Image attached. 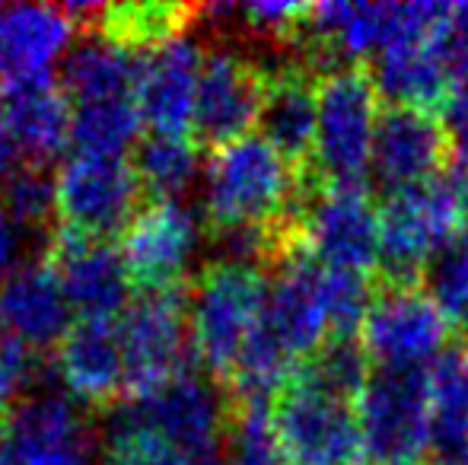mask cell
I'll list each match as a JSON object with an SVG mask.
<instances>
[{"label":"cell","instance_id":"cell-1","mask_svg":"<svg viewBox=\"0 0 468 465\" xmlns=\"http://www.w3.org/2000/svg\"><path fill=\"white\" fill-rule=\"evenodd\" d=\"M303 195V173L261 134L210 150L204 179V227L217 236L265 233L287 224Z\"/></svg>","mask_w":468,"mask_h":465},{"label":"cell","instance_id":"cell-2","mask_svg":"<svg viewBox=\"0 0 468 465\" xmlns=\"http://www.w3.org/2000/svg\"><path fill=\"white\" fill-rule=\"evenodd\" d=\"M268 280L259 265L217 259L188 287V332L197 366L227 389L252 332L268 306Z\"/></svg>","mask_w":468,"mask_h":465},{"label":"cell","instance_id":"cell-3","mask_svg":"<svg viewBox=\"0 0 468 465\" xmlns=\"http://www.w3.org/2000/svg\"><path fill=\"white\" fill-rule=\"evenodd\" d=\"M315 102V147L306 175L319 185H367L382 112L370 68L354 64L322 74Z\"/></svg>","mask_w":468,"mask_h":465},{"label":"cell","instance_id":"cell-4","mask_svg":"<svg viewBox=\"0 0 468 465\" xmlns=\"http://www.w3.org/2000/svg\"><path fill=\"white\" fill-rule=\"evenodd\" d=\"M283 465H364L357 405L313 386L300 370L268 405Z\"/></svg>","mask_w":468,"mask_h":465},{"label":"cell","instance_id":"cell-5","mask_svg":"<svg viewBox=\"0 0 468 465\" xmlns=\"http://www.w3.org/2000/svg\"><path fill=\"white\" fill-rule=\"evenodd\" d=\"M124 348L128 402L156 396L169 383L195 373L188 332V284L163 293H141L118 319Z\"/></svg>","mask_w":468,"mask_h":465},{"label":"cell","instance_id":"cell-6","mask_svg":"<svg viewBox=\"0 0 468 465\" xmlns=\"http://www.w3.org/2000/svg\"><path fill=\"white\" fill-rule=\"evenodd\" d=\"M296 233L319 265L370 274L379 268V207L367 185H319L303 173Z\"/></svg>","mask_w":468,"mask_h":465},{"label":"cell","instance_id":"cell-7","mask_svg":"<svg viewBox=\"0 0 468 465\" xmlns=\"http://www.w3.org/2000/svg\"><path fill=\"white\" fill-rule=\"evenodd\" d=\"M144 188L128 156L74 150L55 173L58 227L96 242H118L141 211Z\"/></svg>","mask_w":468,"mask_h":465},{"label":"cell","instance_id":"cell-8","mask_svg":"<svg viewBox=\"0 0 468 465\" xmlns=\"http://www.w3.org/2000/svg\"><path fill=\"white\" fill-rule=\"evenodd\" d=\"M364 465H427L433 449L427 370H373L357 398Z\"/></svg>","mask_w":468,"mask_h":465},{"label":"cell","instance_id":"cell-9","mask_svg":"<svg viewBox=\"0 0 468 465\" xmlns=\"http://www.w3.org/2000/svg\"><path fill=\"white\" fill-rule=\"evenodd\" d=\"M459 227V205L443 179L388 192L379 205L382 284H420L433 255Z\"/></svg>","mask_w":468,"mask_h":465},{"label":"cell","instance_id":"cell-10","mask_svg":"<svg viewBox=\"0 0 468 465\" xmlns=\"http://www.w3.org/2000/svg\"><path fill=\"white\" fill-rule=\"evenodd\" d=\"M122 417L166 437L191 465H223L233 424V398L220 383L188 373L156 396L128 402Z\"/></svg>","mask_w":468,"mask_h":465},{"label":"cell","instance_id":"cell-11","mask_svg":"<svg viewBox=\"0 0 468 465\" xmlns=\"http://www.w3.org/2000/svg\"><path fill=\"white\" fill-rule=\"evenodd\" d=\"M360 344L388 370H427L450 348V322L420 284H382L360 325Z\"/></svg>","mask_w":468,"mask_h":465},{"label":"cell","instance_id":"cell-12","mask_svg":"<svg viewBox=\"0 0 468 465\" xmlns=\"http://www.w3.org/2000/svg\"><path fill=\"white\" fill-rule=\"evenodd\" d=\"M115 246L137 297L173 291L186 284V268L197 246V220L179 201H144Z\"/></svg>","mask_w":468,"mask_h":465},{"label":"cell","instance_id":"cell-13","mask_svg":"<svg viewBox=\"0 0 468 465\" xmlns=\"http://www.w3.org/2000/svg\"><path fill=\"white\" fill-rule=\"evenodd\" d=\"M265 77V70L239 51L214 48L204 55L197 77L195 128H191L197 147H227L259 128Z\"/></svg>","mask_w":468,"mask_h":465},{"label":"cell","instance_id":"cell-14","mask_svg":"<svg viewBox=\"0 0 468 465\" xmlns=\"http://www.w3.org/2000/svg\"><path fill=\"white\" fill-rule=\"evenodd\" d=\"M90 428L64 396H32L13 405L0 430V465H87Z\"/></svg>","mask_w":468,"mask_h":465},{"label":"cell","instance_id":"cell-15","mask_svg":"<svg viewBox=\"0 0 468 465\" xmlns=\"http://www.w3.org/2000/svg\"><path fill=\"white\" fill-rule=\"evenodd\" d=\"M450 141L440 118L424 109L386 106L376 122L370 173L388 192L427 185L446 169Z\"/></svg>","mask_w":468,"mask_h":465},{"label":"cell","instance_id":"cell-16","mask_svg":"<svg viewBox=\"0 0 468 465\" xmlns=\"http://www.w3.org/2000/svg\"><path fill=\"white\" fill-rule=\"evenodd\" d=\"M45 255L58 268L64 297L77 316L122 319L131 284L115 242H96L58 227L51 230Z\"/></svg>","mask_w":468,"mask_h":465},{"label":"cell","instance_id":"cell-17","mask_svg":"<svg viewBox=\"0 0 468 465\" xmlns=\"http://www.w3.org/2000/svg\"><path fill=\"white\" fill-rule=\"evenodd\" d=\"M55 366L64 389L80 405L105 411L128 396L124 348L118 319L77 316L55 348Z\"/></svg>","mask_w":468,"mask_h":465},{"label":"cell","instance_id":"cell-18","mask_svg":"<svg viewBox=\"0 0 468 465\" xmlns=\"http://www.w3.org/2000/svg\"><path fill=\"white\" fill-rule=\"evenodd\" d=\"M201 61L204 55L188 38H176L166 48L141 58V68H137V109H141V122L150 128V134L191 137Z\"/></svg>","mask_w":468,"mask_h":465},{"label":"cell","instance_id":"cell-19","mask_svg":"<svg viewBox=\"0 0 468 465\" xmlns=\"http://www.w3.org/2000/svg\"><path fill=\"white\" fill-rule=\"evenodd\" d=\"M0 322L10 338L29 351L42 354L58 348L64 332L70 329V303L48 255L10 271L0 291Z\"/></svg>","mask_w":468,"mask_h":465},{"label":"cell","instance_id":"cell-20","mask_svg":"<svg viewBox=\"0 0 468 465\" xmlns=\"http://www.w3.org/2000/svg\"><path fill=\"white\" fill-rule=\"evenodd\" d=\"M319 77L306 64L293 61L265 77L259 128L261 137L296 169L306 173L315 147V112H319Z\"/></svg>","mask_w":468,"mask_h":465},{"label":"cell","instance_id":"cell-21","mask_svg":"<svg viewBox=\"0 0 468 465\" xmlns=\"http://www.w3.org/2000/svg\"><path fill=\"white\" fill-rule=\"evenodd\" d=\"M80 26L48 4L0 6V83H19L51 74Z\"/></svg>","mask_w":468,"mask_h":465},{"label":"cell","instance_id":"cell-22","mask_svg":"<svg viewBox=\"0 0 468 465\" xmlns=\"http://www.w3.org/2000/svg\"><path fill=\"white\" fill-rule=\"evenodd\" d=\"M4 109L13 143H16V150H23L29 163L48 166L70 143L74 106H70L61 80H55L51 74L6 83Z\"/></svg>","mask_w":468,"mask_h":465},{"label":"cell","instance_id":"cell-23","mask_svg":"<svg viewBox=\"0 0 468 465\" xmlns=\"http://www.w3.org/2000/svg\"><path fill=\"white\" fill-rule=\"evenodd\" d=\"M373 87L388 106H408L433 112L446 102L452 90V77L443 68L440 55L431 42L399 45L382 55H376L373 68Z\"/></svg>","mask_w":468,"mask_h":465},{"label":"cell","instance_id":"cell-24","mask_svg":"<svg viewBox=\"0 0 468 465\" xmlns=\"http://www.w3.org/2000/svg\"><path fill=\"white\" fill-rule=\"evenodd\" d=\"M201 16L197 6L173 0H144V4H109L99 10L93 29L96 38L134 58H147L182 38L191 19Z\"/></svg>","mask_w":468,"mask_h":465},{"label":"cell","instance_id":"cell-25","mask_svg":"<svg viewBox=\"0 0 468 465\" xmlns=\"http://www.w3.org/2000/svg\"><path fill=\"white\" fill-rule=\"evenodd\" d=\"M137 68H141V58L112 48L102 38H90L68 55L61 87L70 106L137 100Z\"/></svg>","mask_w":468,"mask_h":465},{"label":"cell","instance_id":"cell-26","mask_svg":"<svg viewBox=\"0 0 468 465\" xmlns=\"http://www.w3.org/2000/svg\"><path fill=\"white\" fill-rule=\"evenodd\" d=\"M431 430L440 456L468 449V348H446L427 366Z\"/></svg>","mask_w":468,"mask_h":465},{"label":"cell","instance_id":"cell-27","mask_svg":"<svg viewBox=\"0 0 468 465\" xmlns=\"http://www.w3.org/2000/svg\"><path fill=\"white\" fill-rule=\"evenodd\" d=\"M134 173L147 201H179L197 175L201 147L191 137H144L134 153Z\"/></svg>","mask_w":468,"mask_h":465},{"label":"cell","instance_id":"cell-28","mask_svg":"<svg viewBox=\"0 0 468 465\" xmlns=\"http://www.w3.org/2000/svg\"><path fill=\"white\" fill-rule=\"evenodd\" d=\"M144 122L137 100L93 102V106H74V134L70 147L83 153H109L128 156V147L137 141Z\"/></svg>","mask_w":468,"mask_h":465},{"label":"cell","instance_id":"cell-29","mask_svg":"<svg viewBox=\"0 0 468 465\" xmlns=\"http://www.w3.org/2000/svg\"><path fill=\"white\" fill-rule=\"evenodd\" d=\"M296 370L319 389L332 392V396L354 402L364 396L367 383L373 376L370 354L364 351V344L357 338H328L313 357L303 360Z\"/></svg>","mask_w":468,"mask_h":465},{"label":"cell","instance_id":"cell-30","mask_svg":"<svg viewBox=\"0 0 468 465\" xmlns=\"http://www.w3.org/2000/svg\"><path fill=\"white\" fill-rule=\"evenodd\" d=\"M420 280L446 322L468 332V224L459 227L452 239L433 255Z\"/></svg>","mask_w":468,"mask_h":465},{"label":"cell","instance_id":"cell-31","mask_svg":"<svg viewBox=\"0 0 468 465\" xmlns=\"http://www.w3.org/2000/svg\"><path fill=\"white\" fill-rule=\"evenodd\" d=\"M0 205L16 227L45 230L55 217V175L42 163H16L0 188Z\"/></svg>","mask_w":468,"mask_h":465},{"label":"cell","instance_id":"cell-32","mask_svg":"<svg viewBox=\"0 0 468 465\" xmlns=\"http://www.w3.org/2000/svg\"><path fill=\"white\" fill-rule=\"evenodd\" d=\"M223 465H283L268 405H236Z\"/></svg>","mask_w":468,"mask_h":465},{"label":"cell","instance_id":"cell-33","mask_svg":"<svg viewBox=\"0 0 468 465\" xmlns=\"http://www.w3.org/2000/svg\"><path fill=\"white\" fill-rule=\"evenodd\" d=\"M322 300H325L332 338H357L367 310H370L373 287L367 280V274L325 268V274H322Z\"/></svg>","mask_w":468,"mask_h":465},{"label":"cell","instance_id":"cell-34","mask_svg":"<svg viewBox=\"0 0 468 465\" xmlns=\"http://www.w3.org/2000/svg\"><path fill=\"white\" fill-rule=\"evenodd\" d=\"M105 465H191L179 447L160 437L156 430L134 424L128 417L112 428Z\"/></svg>","mask_w":468,"mask_h":465},{"label":"cell","instance_id":"cell-35","mask_svg":"<svg viewBox=\"0 0 468 465\" xmlns=\"http://www.w3.org/2000/svg\"><path fill=\"white\" fill-rule=\"evenodd\" d=\"M236 16H242L252 36L265 38V42H278V45H296L300 42V32L306 26L309 16V4H242L236 6Z\"/></svg>","mask_w":468,"mask_h":465},{"label":"cell","instance_id":"cell-36","mask_svg":"<svg viewBox=\"0 0 468 465\" xmlns=\"http://www.w3.org/2000/svg\"><path fill=\"white\" fill-rule=\"evenodd\" d=\"M433 51L440 55L443 68L450 70L452 83L468 77V4H450L446 19L431 38Z\"/></svg>","mask_w":468,"mask_h":465},{"label":"cell","instance_id":"cell-37","mask_svg":"<svg viewBox=\"0 0 468 465\" xmlns=\"http://www.w3.org/2000/svg\"><path fill=\"white\" fill-rule=\"evenodd\" d=\"M440 124L450 141V153L456 156V163L468 166V77L452 83L450 96L440 106Z\"/></svg>","mask_w":468,"mask_h":465},{"label":"cell","instance_id":"cell-38","mask_svg":"<svg viewBox=\"0 0 468 465\" xmlns=\"http://www.w3.org/2000/svg\"><path fill=\"white\" fill-rule=\"evenodd\" d=\"M16 169V143H13L10 124H6V109H4V87H0V188H4L6 175Z\"/></svg>","mask_w":468,"mask_h":465},{"label":"cell","instance_id":"cell-39","mask_svg":"<svg viewBox=\"0 0 468 465\" xmlns=\"http://www.w3.org/2000/svg\"><path fill=\"white\" fill-rule=\"evenodd\" d=\"M13 255H16V224H13L10 214L0 205V278L10 271Z\"/></svg>","mask_w":468,"mask_h":465},{"label":"cell","instance_id":"cell-40","mask_svg":"<svg viewBox=\"0 0 468 465\" xmlns=\"http://www.w3.org/2000/svg\"><path fill=\"white\" fill-rule=\"evenodd\" d=\"M437 465H468V449L465 453H456V456H443Z\"/></svg>","mask_w":468,"mask_h":465},{"label":"cell","instance_id":"cell-41","mask_svg":"<svg viewBox=\"0 0 468 465\" xmlns=\"http://www.w3.org/2000/svg\"><path fill=\"white\" fill-rule=\"evenodd\" d=\"M10 405H4V402H0V430H4V424H6V417H10Z\"/></svg>","mask_w":468,"mask_h":465},{"label":"cell","instance_id":"cell-42","mask_svg":"<svg viewBox=\"0 0 468 465\" xmlns=\"http://www.w3.org/2000/svg\"><path fill=\"white\" fill-rule=\"evenodd\" d=\"M0 329H4V322H0Z\"/></svg>","mask_w":468,"mask_h":465}]
</instances>
